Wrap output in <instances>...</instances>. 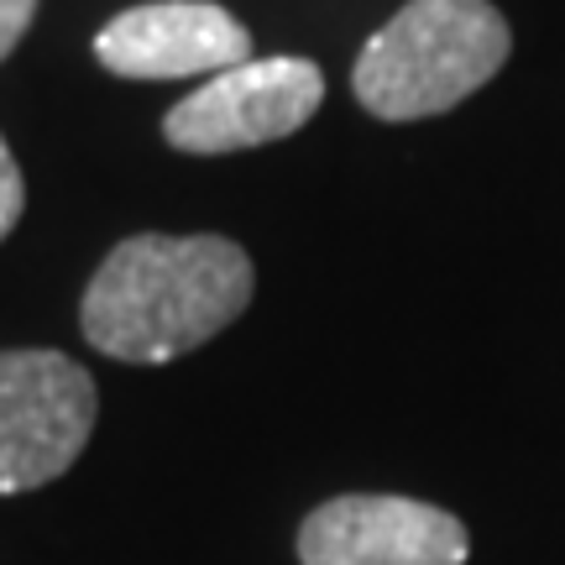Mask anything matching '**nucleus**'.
Listing matches in <instances>:
<instances>
[{"instance_id":"obj_1","label":"nucleus","mask_w":565,"mask_h":565,"mask_svg":"<svg viewBox=\"0 0 565 565\" xmlns=\"http://www.w3.org/2000/svg\"><path fill=\"white\" fill-rule=\"evenodd\" d=\"M252 257L225 236H131L100 263L79 303L89 345L162 366L200 351L252 303Z\"/></svg>"},{"instance_id":"obj_2","label":"nucleus","mask_w":565,"mask_h":565,"mask_svg":"<svg viewBox=\"0 0 565 565\" xmlns=\"http://www.w3.org/2000/svg\"><path fill=\"white\" fill-rule=\"evenodd\" d=\"M513 53L492 0H408L351 68L356 100L377 121H424L477 95Z\"/></svg>"},{"instance_id":"obj_3","label":"nucleus","mask_w":565,"mask_h":565,"mask_svg":"<svg viewBox=\"0 0 565 565\" xmlns=\"http://www.w3.org/2000/svg\"><path fill=\"white\" fill-rule=\"evenodd\" d=\"M100 414L95 377L63 351H0V498L58 482Z\"/></svg>"},{"instance_id":"obj_4","label":"nucleus","mask_w":565,"mask_h":565,"mask_svg":"<svg viewBox=\"0 0 565 565\" xmlns=\"http://www.w3.org/2000/svg\"><path fill=\"white\" fill-rule=\"evenodd\" d=\"M324 100V74L309 58H246L210 74L204 89L183 95L162 116V137L179 152L221 158L294 137Z\"/></svg>"},{"instance_id":"obj_5","label":"nucleus","mask_w":565,"mask_h":565,"mask_svg":"<svg viewBox=\"0 0 565 565\" xmlns=\"http://www.w3.org/2000/svg\"><path fill=\"white\" fill-rule=\"evenodd\" d=\"M466 550L456 513L393 492L330 498L299 529L303 565H466Z\"/></svg>"},{"instance_id":"obj_6","label":"nucleus","mask_w":565,"mask_h":565,"mask_svg":"<svg viewBox=\"0 0 565 565\" xmlns=\"http://www.w3.org/2000/svg\"><path fill=\"white\" fill-rule=\"evenodd\" d=\"M95 58L121 79L225 74L252 58V32L215 0H152L105 21Z\"/></svg>"},{"instance_id":"obj_7","label":"nucleus","mask_w":565,"mask_h":565,"mask_svg":"<svg viewBox=\"0 0 565 565\" xmlns=\"http://www.w3.org/2000/svg\"><path fill=\"white\" fill-rule=\"evenodd\" d=\"M21 210H26V183H21L17 158H11V147H6V137H0V242L17 231Z\"/></svg>"},{"instance_id":"obj_8","label":"nucleus","mask_w":565,"mask_h":565,"mask_svg":"<svg viewBox=\"0 0 565 565\" xmlns=\"http://www.w3.org/2000/svg\"><path fill=\"white\" fill-rule=\"evenodd\" d=\"M32 17H38V0H0V63L17 53V42L26 38Z\"/></svg>"}]
</instances>
